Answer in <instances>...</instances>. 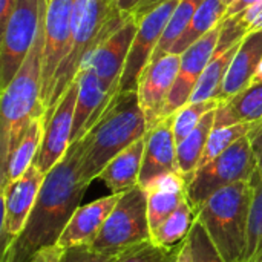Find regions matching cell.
I'll use <instances>...</instances> for the list:
<instances>
[{
    "instance_id": "4dcf8cb0",
    "label": "cell",
    "mask_w": 262,
    "mask_h": 262,
    "mask_svg": "<svg viewBox=\"0 0 262 262\" xmlns=\"http://www.w3.org/2000/svg\"><path fill=\"white\" fill-rule=\"evenodd\" d=\"M253 126H255V123H239V124H232V126L213 129L210 137H209V141H207L204 155L201 158L200 167L207 164L209 161H212L213 158H216L223 152H226L238 140L247 137L252 132Z\"/></svg>"
},
{
    "instance_id": "52a82bcc",
    "label": "cell",
    "mask_w": 262,
    "mask_h": 262,
    "mask_svg": "<svg viewBox=\"0 0 262 262\" xmlns=\"http://www.w3.org/2000/svg\"><path fill=\"white\" fill-rule=\"evenodd\" d=\"M147 239H150L147 196L141 186H135L121 193L92 243V249L107 255H121Z\"/></svg>"
},
{
    "instance_id": "d590c367",
    "label": "cell",
    "mask_w": 262,
    "mask_h": 262,
    "mask_svg": "<svg viewBox=\"0 0 262 262\" xmlns=\"http://www.w3.org/2000/svg\"><path fill=\"white\" fill-rule=\"evenodd\" d=\"M63 249H60L58 246H51V247H45L40 249L29 262H58L61 258Z\"/></svg>"
},
{
    "instance_id": "603a6c76",
    "label": "cell",
    "mask_w": 262,
    "mask_h": 262,
    "mask_svg": "<svg viewBox=\"0 0 262 262\" xmlns=\"http://www.w3.org/2000/svg\"><path fill=\"white\" fill-rule=\"evenodd\" d=\"M45 121H46V114L37 117L29 124L21 141L9 155L6 164L2 167V186L21 177L35 163L45 134Z\"/></svg>"
},
{
    "instance_id": "83f0119b",
    "label": "cell",
    "mask_w": 262,
    "mask_h": 262,
    "mask_svg": "<svg viewBox=\"0 0 262 262\" xmlns=\"http://www.w3.org/2000/svg\"><path fill=\"white\" fill-rule=\"evenodd\" d=\"M204 0H180L175 12L172 14L169 25L150 58V61L158 60L167 54H170L172 46L175 45V41L181 37V34L184 32V29L187 28V25L190 23L192 17L195 15V12L200 9V6L203 5Z\"/></svg>"
},
{
    "instance_id": "3957f363",
    "label": "cell",
    "mask_w": 262,
    "mask_h": 262,
    "mask_svg": "<svg viewBox=\"0 0 262 262\" xmlns=\"http://www.w3.org/2000/svg\"><path fill=\"white\" fill-rule=\"evenodd\" d=\"M46 17V14H45ZM45 17L40 20L34 45L21 68L0 98V167H3L21 141L29 124L46 114L41 101L43 88V51H45Z\"/></svg>"
},
{
    "instance_id": "277c9868",
    "label": "cell",
    "mask_w": 262,
    "mask_h": 262,
    "mask_svg": "<svg viewBox=\"0 0 262 262\" xmlns=\"http://www.w3.org/2000/svg\"><path fill=\"white\" fill-rule=\"evenodd\" d=\"M250 181H241L218 190L196 210V220L203 224L226 262H243L247 250L253 195Z\"/></svg>"
},
{
    "instance_id": "30bf717a",
    "label": "cell",
    "mask_w": 262,
    "mask_h": 262,
    "mask_svg": "<svg viewBox=\"0 0 262 262\" xmlns=\"http://www.w3.org/2000/svg\"><path fill=\"white\" fill-rule=\"evenodd\" d=\"M80 81L78 78L66 89L55 107L46 114L45 134L40 150L35 158V166L41 173H48L68 152L74 129V115L77 106Z\"/></svg>"
},
{
    "instance_id": "60d3db41",
    "label": "cell",
    "mask_w": 262,
    "mask_h": 262,
    "mask_svg": "<svg viewBox=\"0 0 262 262\" xmlns=\"http://www.w3.org/2000/svg\"><path fill=\"white\" fill-rule=\"evenodd\" d=\"M117 2V6L120 8V11L123 12H132L141 0H115Z\"/></svg>"
},
{
    "instance_id": "cb8c5ba5",
    "label": "cell",
    "mask_w": 262,
    "mask_h": 262,
    "mask_svg": "<svg viewBox=\"0 0 262 262\" xmlns=\"http://www.w3.org/2000/svg\"><path fill=\"white\" fill-rule=\"evenodd\" d=\"M244 38L236 40L235 43L226 45V46H216L215 54L212 55L210 61L207 63L201 78L198 80L195 91L190 97L189 103L195 101H204L209 98H216V94L221 88V83L229 71V66Z\"/></svg>"
},
{
    "instance_id": "ab89813d",
    "label": "cell",
    "mask_w": 262,
    "mask_h": 262,
    "mask_svg": "<svg viewBox=\"0 0 262 262\" xmlns=\"http://www.w3.org/2000/svg\"><path fill=\"white\" fill-rule=\"evenodd\" d=\"M177 262H193L192 250H190V246H189L187 238H186V241L183 243V246H181V249H180V253H178Z\"/></svg>"
},
{
    "instance_id": "8fae6325",
    "label": "cell",
    "mask_w": 262,
    "mask_h": 262,
    "mask_svg": "<svg viewBox=\"0 0 262 262\" xmlns=\"http://www.w3.org/2000/svg\"><path fill=\"white\" fill-rule=\"evenodd\" d=\"M45 173L32 164L21 177L2 186V239L3 247L11 244L23 232L43 184Z\"/></svg>"
},
{
    "instance_id": "b9f144b4",
    "label": "cell",
    "mask_w": 262,
    "mask_h": 262,
    "mask_svg": "<svg viewBox=\"0 0 262 262\" xmlns=\"http://www.w3.org/2000/svg\"><path fill=\"white\" fill-rule=\"evenodd\" d=\"M2 262H11V252H9V249H3Z\"/></svg>"
},
{
    "instance_id": "f546056e",
    "label": "cell",
    "mask_w": 262,
    "mask_h": 262,
    "mask_svg": "<svg viewBox=\"0 0 262 262\" xmlns=\"http://www.w3.org/2000/svg\"><path fill=\"white\" fill-rule=\"evenodd\" d=\"M221 104V100L218 98H209L204 101H195L187 103L181 109H178L173 117V135L177 140V144H180L204 118L206 114L216 111Z\"/></svg>"
},
{
    "instance_id": "8d00e7d4",
    "label": "cell",
    "mask_w": 262,
    "mask_h": 262,
    "mask_svg": "<svg viewBox=\"0 0 262 262\" xmlns=\"http://www.w3.org/2000/svg\"><path fill=\"white\" fill-rule=\"evenodd\" d=\"M166 0H141L140 2V5L132 11V14H134V17L137 18V21L140 20V18H143L147 12H150L154 8H157L158 5H161V3H164Z\"/></svg>"
},
{
    "instance_id": "e0dca14e",
    "label": "cell",
    "mask_w": 262,
    "mask_h": 262,
    "mask_svg": "<svg viewBox=\"0 0 262 262\" xmlns=\"http://www.w3.org/2000/svg\"><path fill=\"white\" fill-rule=\"evenodd\" d=\"M120 196L121 193H112L89 204L80 206L71 216L57 246L60 249L75 246H92Z\"/></svg>"
},
{
    "instance_id": "5b68a950",
    "label": "cell",
    "mask_w": 262,
    "mask_h": 262,
    "mask_svg": "<svg viewBox=\"0 0 262 262\" xmlns=\"http://www.w3.org/2000/svg\"><path fill=\"white\" fill-rule=\"evenodd\" d=\"M129 14L120 11L115 0H91L69 51L55 72L46 114L55 107L66 89L77 80L95 49L126 21Z\"/></svg>"
},
{
    "instance_id": "7402d4cb",
    "label": "cell",
    "mask_w": 262,
    "mask_h": 262,
    "mask_svg": "<svg viewBox=\"0 0 262 262\" xmlns=\"http://www.w3.org/2000/svg\"><path fill=\"white\" fill-rule=\"evenodd\" d=\"M259 120H262V81L250 84L233 98L221 103L215 112L213 129Z\"/></svg>"
},
{
    "instance_id": "4fadbf2b",
    "label": "cell",
    "mask_w": 262,
    "mask_h": 262,
    "mask_svg": "<svg viewBox=\"0 0 262 262\" xmlns=\"http://www.w3.org/2000/svg\"><path fill=\"white\" fill-rule=\"evenodd\" d=\"M137 28L138 21L130 12L126 21L95 49L88 64L84 66L100 78L103 89L111 98L118 94L120 80L137 34Z\"/></svg>"
},
{
    "instance_id": "484cf974",
    "label": "cell",
    "mask_w": 262,
    "mask_h": 262,
    "mask_svg": "<svg viewBox=\"0 0 262 262\" xmlns=\"http://www.w3.org/2000/svg\"><path fill=\"white\" fill-rule=\"evenodd\" d=\"M215 112L212 111L204 115L200 124L178 144L177 155H178V169L186 177V180L196 172L200 167L201 158L204 155L209 137L215 126Z\"/></svg>"
},
{
    "instance_id": "4316f807",
    "label": "cell",
    "mask_w": 262,
    "mask_h": 262,
    "mask_svg": "<svg viewBox=\"0 0 262 262\" xmlns=\"http://www.w3.org/2000/svg\"><path fill=\"white\" fill-rule=\"evenodd\" d=\"M195 221H196V213L190 206L189 200L186 198L180 204V207L161 226H158L152 232L150 239L163 247H177L186 241Z\"/></svg>"
},
{
    "instance_id": "ee69618b",
    "label": "cell",
    "mask_w": 262,
    "mask_h": 262,
    "mask_svg": "<svg viewBox=\"0 0 262 262\" xmlns=\"http://www.w3.org/2000/svg\"><path fill=\"white\" fill-rule=\"evenodd\" d=\"M223 2H224V3L227 5V8H229V6H230V5H232V3H233L235 0H223Z\"/></svg>"
},
{
    "instance_id": "6da1fadb",
    "label": "cell",
    "mask_w": 262,
    "mask_h": 262,
    "mask_svg": "<svg viewBox=\"0 0 262 262\" xmlns=\"http://www.w3.org/2000/svg\"><path fill=\"white\" fill-rule=\"evenodd\" d=\"M81 138L71 143L66 155L45 175L34 210L9 249L11 262H29L45 247L57 246L71 216L80 207L89 183L81 173Z\"/></svg>"
},
{
    "instance_id": "f1b7e54d",
    "label": "cell",
    "mask_w": 262,
    "mask_h": 262,
    "mask_svg": "<svg viewBox=\"0 0 262 262\" xmlns=\"http://www.w3.org/2000/svg\"><path fill=\"white\" fill-rule=\"evenodd\" d=\"M253 195L249 216L247 250L243 262H262V173L256 172L252 178Z\"/></svg>"
},
{
    "instance_id": "7bdbcfd3",
    "label": "cell",
    "mask_w": 262,
    "mask_h": 262,
    "mask_svg": "<svg viewBox=\"0 0 262 262\" xmlns=\"http://www.w3.org/2000/svg\"><path fill=\"white\" fill-rule=\"evenodd\" d=\"M258 81H262V63L261 66H259V71H258L256 77H255V80H253V83H258ZM253 83H252V84H253Z\"/></svg>"
},
{
    "instance_id": "ffe728a7",
    "label": "cell",
    "mask_w": 262,
    "mask_h": 262,
    "mask_svg": "<svg viewBox=\"0 0 262 262\" xmlns=\"http://www.w3.org/2000/svg\"><path fill=\"white\" fill-rule=\"evenodd\" d=\"M77 78L80 81V89L74 115L72 143L80 140L95 124L112 100L103 89L100 78L89 68H84Z\"/></svg>"
},
{
    "instance_id": "2e32d148",
    "label": "cell",
    "mask_w": 262,
    "mask_h": 262,
    "mask_svg": "<svg viewBox=\"0 0 262 262\" xmlns=\"http://www.w3.org/2000/svg\"><path fill=\"white\" fill-rule=\"evenodd\" d=\"M144 157L138 186L146 187L157 178L180 172L177 140L173 135V117L161 118L144 135Z\"/></svg>"
},
{
    "instance_id": "44dd1931",
    "label": "cell",
    "mask_w": 262,
    "mask_h": 262,
    "mask_svg": "<svg viewBox=\"0 0 262 262\" xmlns=\"http://www.w3.org/2000/svg\"><path fill=\"white\" fill-rule=\"evenodd\" d=\"M144 144L146 140L143 137L120 152L100 172L98 180H101L111 190H114V193H124L138 186L143 167Z\"/></svg>"
},
{
    "instance_id": "ba28073f",
    "label": "cell",
    "mask_w": 262,
    "mask_h": 262,
    "mask_svg": "<svg viewBox=\"0 0 262 262\" xmlns=\"http://www.w3.org/2000/svg\"><path fill=\"white\" fill-rule=\"evenodd\" d=\"M48 9V0H18L6 26L2 29L0 46V86L9 84L28 57L40 20Z\"/></svg>"
},
{
    "instance_id": "d6a6232c",
    "label": "cell",
    "mask_w": 262,
    "mask_h": 262,
    "mask_svg": "<svg viewBox=\"0 0 262 262\" xmlns=\"http://www.w3.org/2000/svg\"><path fill=\"white\" fill-rule=\"evenodd\" d=\"M193 262H226L221 256L220 250L213 244L212 238L203 227V224L196 220L189 236H187Z\"/></svg>"
},
{
    "instance_id": "e575fe53",
    "label": "cell",
    "mask_w": 262,
    "mask_h": 262,
    "mask_svg": "<svg viewBox=\"0 0 262 262\" xmlns=\"http://www.w3.org/2000/svg\"><path fill=\"white\" fill-rule=\"evenodd\" d=\"M255 157H256V163H258V172L262 173V120L256 121L252 132L249 134Z\"/></svg>"
},
{
    "instance_id": "f35d334b",
    "label": "cell",
    "mask_w": 262,
    "mask_h": 262,
    "mask_svg": "<svg viewBox=\"0 0 262 262\" xmlns=\"http://www.w3.org/2000/svg\"><path fill=\"white\" fill-rule=\"evenodd\" d=\"M259 2H261V0H235V2L227 8L226 18L233 17V15H236L238 12H241V11H244V9L250 8V6L256 5V3H259ZM226 18H224V20H226Z\"/></svg>"
},
{
    "instance_id": "7c38bea8",
    "label": "cell",
    "mask_w": 262,
    "mask_h": 262,
    "mask_svg": "<svg viewBox=\"0 0 262 262\" xmlns=\"http://www.w3.org/2000/svg\"><path fill=\"white\" fill-rule=\"evenodd\" d=\"M72 0H48L45 17V51H43V88L41 101L48 111L55 72L64 58L72 38L71 26Z\"/></svg>"
},
{
    "instance_id": "d4e9b609",
    "label": "cell",
    "mask_w": 262,
    "mask_h": 262,
    "mask_svg": "<svg viewBox=\"0 0 262 262\" xmlns=\"http://www.w3.org/2000/svg\"><path fill=\"white\" fill-rule=\"evenodd\" d=\"M227 12V5L223 0H204L200 9L192 17L190 23L181 34V37L172 46L173 54H183L203 35L212 31L216 25L224 21Z\"/></svg>"
},
{
    "instance_id": "9c48e42d",
    "label": "cell",
    "mask_w": 262,
    "mask_h": 262,
    "mask_svg": "<svg viewBox=\"0 0 262 262\" xmlns=\"http://www.w3.org/2000/svg\"><path fill=\"white\" fill-rule=\"evenodd\" d=\"M178 3L180 0H166L138 20L137 34L124 64L118 92L137 89L140 75L150 61Z\"/></svg>"
},
{
    "instance_id": "1f68e13d",
    "label": "cell",
    "mask_w": 262,
    "mask_h": 262,
    "mask_svg": "<svg viewBox=\"0 0 262 262\" xmlns=\"http://www.w3.org/2000/svg\"><path fill=\"white\" fill-rule=\"evenodd\" d=\"M181 246L183 244L177 247H163L152 239H147L118 255L115 262H177Z\"/></svg>"
},
{
    "instance_id": "d6986e66",
    "label": "cell",
    "mask_w": 262,
    "mask_h": 262,
    "mask_svg": "<svg viewBox=\"0 0 262 262\" xmlns=\"http://www.w3.org/2000/svg\"><path fill=\"white\" fill-rule=\"evenodd\" d=\"M143 189L147 196V216L152 235L187 198V180L181 172H172L157 178Z\"/></svg>"
},
{
    "instance_id": "5bb4252c",
    "label": "cell",
    "mask_w": 262,
    "mask_h": 262,
    "mask_svg": "<svg viewBox=\"0 0 262 262\" xmlns=\"http://www.w3.org/2000/svg\"><path fill=\"white\" fill-rule=\"evenodd\" d=\"M221 29H223V21L181 54L178 77L167 97L163 111V118L173 115L178 109H181L190 101V97L195 91L198 80L201 78L207 63L215 54V49L220 41Z\"/></svg>"
},
{
    "instance_id": "7a4b0ae2",
    "label": "cell",
    "mask_w": 262,
    "mask_h": 262,
    "mask_svg": "<svg viewBox=\"0 0 262 262\" xmlns=\"http://www.w3.org/2000/svg\"><path fill=\"white\" fill-rule=\"evenodd\" d=\"M147 134V121L138 92L120 91L95 124L81 137V173L91 184L107 163Z\"/></svg>"
},
{
    "instance_id": "8992f818",
    "label": "cell",
    "mask_w": 262,
    "mask_h": 262,
    "mask_svg": "<svg viewBox=\"0 0 262 262\" xmlns=\"http://www.w3.org/2000/svg\"><path fill=\"white\" fill-rule=\"evenodd\" d=\"M256 172L258 163L247 135L187 178V200L196 213L213 193L232 184L250 181Z\"/></svg>"
},
{
    "instance_id": "74e56055",
    "label": "cell",
    "mask_w": 262,
    "mask_h": 262,
    "mask_svg": "<svg viewBox=\"0 0 262 262\" xmlns=\"http://www.w3.org/2000/svg\"><path fill=\"white\" fill-rule=\"evenodd\" d=\"M18 0H0V26L2 29L6 26L9 17L12 15Z\"/></svg>"
},
{
    "instance_id": "ac0fdd59",
    "label": "cell",
    "mask_w": 262,
    "mask_h": 262,
    "mask_svg": "<svg viewBox=\"0 0 262 262\" xmlns=\"http://www.w3.org/2000/svg\"><path fill=\"white\" fill-rule=\"evenodd\" d=\"M262 63V29L253 31L244 37L241 41L229 71L221 83V88L216 94V98L221 100V103L233 98L244 89H247Z\"/></svg>"
},
{
    "instance_id": "9a60e30c",
    "label": "cell",
    "mask_w": 262,
    "mask_h": 262,
    "mask_svg": "<svg viewBox=\"0 0 262 262\" xmlns=\"http://www.w3.org/2000/svg\"><path fill=\"white\" fill-rule=\"evenodd\" d=\"M180 64L181 55L170 52L158 60L149 61L140 75L137 92L147 121V130L163 118V111L178 77Z\"/></svg>"
},
{
    "instance_id": "836d02e7",
    "label": "cell",
    "mask_w": 262,
    "mask_h": 262,
    "mask_svg": "<svg viewBox=\"0 0 262 262\" xmlns=\"http://www.w3.org/2000/svg\"><path fill=\"white\" fill-rule=\"evenodd\" d=\"M118 255H107L97 252L92 246H75L63 249L58 262H115Z\"/></svg>"
}]
</instances>
